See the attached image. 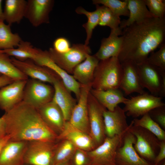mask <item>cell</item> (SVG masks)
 Returning <instances> with one entry per match:
<instances>
[{
  "label": "cell",
  "instance_id": "obj_1",
  "mask_svg": "<svg viewBox=\"0 0 165 165\" xmlns=\"http://www.w3.org/2000/svg\"><path fill=\"white\" fill-rule=\"evenodd\" d=\"M123 29V42L118 57L121 63L145 61L149 54L165 43V18H150Z\"/></svg>",
  "mask_w": 165,
  "mask_h": 165
},
{
  "label": "cell",
  "instance_id": "obj_2",
  "mask_svg": "<svg viewBox=\"0 0 165 165\" xmlns=\"http://www.w3.org/2000/svg\"><path fill=\"white\" fill-rule=\"evenodd\" d=\"M3 115L11 141H57L58 135L43 121L37 109L23 101Z\"/></svg>",
  "mask_w": 165,
  "mask_h": 165
},
{
  "label": "cell",
  "instance_id": "obj_3",
  "mask_svg": "<svg viewBox=\"0 0 165 165\" xmlns=\"http://www.w3.org/2000/svg\"><path fill=\"white\" fill-rule=\"evenodd\" d=\"M123 74L118 57L100 61L95 71L92 88L100 90L119 88Z\"/></svg>",
  "mask_w": 165,
  "mask_h": 165
},
{
  "label": "cell",
  "instance_id": "obj_4",
  "mask_svg": "<svg viewBox=\"0 0 165 165\" xmlns=\"http://www.w3.org/2000/svg\"><path fill=\"white\" fill-rule=\"evenodd\" d=\"M141 85L150 94L161 97L165 96V71L145 61L136 64Z\"/></svg>",
  "mask_w": 165,
  "mask_h": 165
},
{
  "label": "cell",
  "instance_id": "obj_5",
  "mask_svg": "<svg viewBox=\"0 0 165 165\" xmlns=\"http://www.w3.org/2000/svg\"><path fill=\"white\" fill-rule=\"evenodd\" d=\"M128 130L136 138L134 147L139 155L148 162H153L160 149V141L145 128L133 125L131 121Z\"/></svg>",
  "mask_w": 165,
  "mask_h": 165
},
{
  "label": "cell",
  "instance_id": "obj_6",
  "mask_svg": "<svg viewBox=\"0 0 165 165\" xmlns=\"http://www.w3.org/2000/svg\"><path fill=\"white\" fill-rule=\"evenodd\" d=\"M48 51L51 59L57 65L72 75L75 67L90 54L91 50L88 46L79 43L73 44L70 50L65 53H58L53 47L50 48Z\"/></svg>",
  "mask_w": 165,
  "mask_h": 165
},
{
  "label": "cell",
  "instance_id": "obj_7",
  "mask_svg": "<svg viewBox=\"0 0 165 165\" xmlns=\"http://www.w3.org/2000/svg\"><path fill=\"white\" fill-rule=\"evenodd\" d=\"M54 93L53 86L38 80L28 79L24 88L22 101L37 109L51 101Z\"/></svg>",
  "mask_w": 165,
  "mask_h": 165
},
{
  "label": "cell",
  "instance_id": "obj_8",
  "mask_svg": "<svg viewBox=\"0 0 165 165\" xmlns=\"http://www.w3.org/2000/svg\"><path fill=\"white\" fill-rule=\"evenodd\" d=\"M57 141L28 142L24 163L29 165H53Z\"/></svg>",
  "mask_w": 165,
  "mask_h": 165
},
{
  "label": "cell",
  "instance_id": "obj_9",
  "mask_svg": "<svg viewBox=\"0 0 165 165\" xmlns=\"http://www.w3.org/2000/svg\"><path fill=\"white\" fill-rule=\"evenodd\" d=\"M125 133L111 138L106 137L101 144L87 152L89 165H116V152L122 143Z\"/></svg>",
  "mask_w": 165,
  "mask_h": 165
},
{
  "label": "cell",
  "instance_id": "obj_10",
  "mask_svg": "<svg viewBox=\"0 0 165 165\" xmlns=\"http://www.w3.org/2000/svg\"><path fill=\"white\" fill-rule=\"evenodd\" d=\"M88 108L89 135L96 147L103 143L106 137L105 132L103 112L106 109L97 101L90 91L88 97Z\"/></svg>",
  "mask_w": 165,
  "mask_h": 165
},
{
  "label": "cell",
  "instance_id": "obj_11",
  "mask_svg": "<svg viewBox=\"0 0 165 165\" xmlns=\"http://www.w3.org/2000/svg\"><path fill=\"white\" fill-rule=\"evenodd\" d=\"M123 104L124 106L123 109L126 116L135 118L148 113L155 108L165 106L162 97L146 92L131 97Z\"/></svg>",
  "mask_w": 165,
  "mask_h": 165
},
{
  "label": "cell",
  "instance_id": "obj_12",
  "mask_svg": "<svg viewBox=\"0 0 165 165\" xmlns=\"http://www.w3.org/2000/svg\"><path fill=\"white\" fill-rule=\"evenodd\" d=\"M136 141L134 135L128 130L127 131L116 152V165H154L138 153L134 146Z\"/></svg>",
  "mask_w": 165,
  "mask_h": 165
},
{
  "label": "cell",
  "instance_id": "obj_13",
  "mask_svg": "<svg viewBox=\"0 0 165 165\" xmlns=\"http://www.w3.org/2000/svg\"><path fill=\"white\" fill-rule=\"evenodd\" d=\"M32 61L39 65L49 68L56 73L66 87L75 94L77 100L79 99L80 93V85L72 75L66 72L51 59L48 51L40 49L38 53Z\"/></svg>",
  "mask_w": 165,
  "mask_h": 165
},
{
  "label": "cell",
  "instance_id": "obj_14",
  "mask_svg": "<svg viewBox=\"0 0 165 165\" xmlns=\"http://www.w3.org/2000/svg\"><path fill=\"white\" fill-rule=\"evenodd\" d=\"M80 85L79 97L72 112L68 121L74 127L89 135L88 100L92 88V84Z\"/></svg>",
  "mask_w": 165,
  "mask_h": 165
},
{
  "label": "cell",
  "instance_id": "obj_15",
  "mask_svg": "<svg viewBox=\"0 0 165 165\" xmlns=\"http://www.w3.org/2000/svg\"><path fill=\"white\" fill-rule=\"evenodd\" d=\"M12 62L21 72L31 79L38 80L53 85L61 80L59 77L49 68L39 65L31 60L21 61L11 57Z\"/></svg>",
  "mask_w": 165,
  "mask_h": 165
},
{
  "label": "cell",
  "instance_id": "obj_16",
  "mask_svg": "<svg viewBox=\"0 0 165 165\" xmlns=\"http://www.w3.org/2000/svg\"><path fill=\"white\" fill-rule=\"evenodd\" d=\"M54 4L53 0H28L24 18L34 27L49 23V14Z\"/></svg>",
  "mask_w": 165,
  "mask_h": 165
},
{
  "label": "cell",
  "instance_id": "obj_17",
  "mask_svg": "<svg viewBox=\"0 0 165 165\" xmlns=\"http://www.w3.org/2000/svg\"><path fill=\"white\" fill-rule=\"evenodd\" d=\"M105 132L106 137L111 138L121 135L127 131L130 126L128 124L127 116L119 105L112 111L105 109L103 112Z\"/></svg>",
  "mask_w": 165,
  "mask_h": 165
},
{
  "label": "cell",
  "instance_id": "obj_18",
  "mask_svg": "<svg viewBox=\"0 0 165 165\" xmlns=\"http://www.w3.org/2000/svg\"><path fill=\"white\" fill-rule=\"evenodd\" d=\"M26 80H15L0 88V108L5 112L23 101Z\"/></svg>",
  "mask_w": 165,
  "mask_h": 165
},
{
  "label": "cell",
  "instance_id": "obj_19",
  "mask_svg": "<svg viewBox=\"0 0 165 165\" xmlns=\"http://www.w3.org/2000/svg\"><path fill=\"white\" fill-rule=\"evenodd\" d=\"M46 124L58 136L63 131L66 122L63 113L52 99L37 109Z\"/></svg>",
  "mask_w": 165,
  "mask_h": 165
},
{
  "label": "cell",
  "instance_id": "obj_20",
  "mask_svg": "<svg viewBox=\"0 0 165 165\" xmlns=\"http://www.w3.org/2000/svg\"><path fill=\"white\" fill-rule=\"evenodd\" d=\"M68 140L77 148L89 151L96 148L90 135L66 121L64 129L57 137V140Z\"/></svg>",
  "mask_w": 165,
  "mask_h": 165
},
{
  "label": "cell",
  "instance_id": "obj_21",
  "mask_svg": "<svg viewBox=\"0 0 165 165\" xmlns=\"http://www.w3.org/2000/svg\"><path fill=\"white\" fill-rule=\"evenodd\" d=\"M121 64L123 74L119 88L127 95L134 93L142 94L145 92L140 83L136 64L130 61H125Z\"/></svg>",
  "mask_w": 165,
  "mask_h": 165
},
{
  "label": "cell",
  "instance_id": "obj_22",
  "mask_svg": "<svg viewBox=\"0 0 165 165\" xmlns=\"http://www.w3.org/2000/svg\"><path fill=\"white\" fill-rule=\"evenodd\" d=\"M28 141L9 140L0 152V165H23Z\"/></svg>",
  "mask_w": 165,
  "mask_h": 165
},
{
  "label": "cell",
  "instance_id": "obj_23",
  "mask_svg": "<svg viewBox=\"0 0 165 165\" xmlns=\"http://www.w3.org/2000/svg\"><path fill=\"white\" fill-rule=\"evenodd\" d=\"M122 32V30H111L109 36L102 40L100 47L94 54L100 61L118 57L123 42Z\"/></svg>",
  "mask_w": 165,
  "mask_h": 165
},
{
  "label": "cell",
  "instance_id": "obj_24",
  "mask_svg": "<svg viewBox=\"0 0 165 165\" xmlns=\"http://www.w3.org/2000/svg\"><path fill=\"white\" fill-rule=\"evenodd\" d=\"M53 86L54 90L53 100L62 111L66 121H68L77 104L76 100L72 97L61 80L56 81Z\"/></svg>",
  "mask_w": 165,
  "mask_h": 165
},
{
  "label": "cell",
  "instance_id": "obj_25",
  "mask_svg": "<svg viewBox=\"0 0 165 165\" xmlns=\"http://www.w3.org/2000/svg\"><path fill=\"white\" fill-rule=\"evenodd\" d=\"M99 61L95 55H88L75 67L72 75L80 85L92 84L95 71Z\"/></svg>",
  "mask_w": 165,
  "mask_h": 165
},
{
  "label": "cell",
  "instance_id": "obj_26",
  "mask_svg": "<svg viewBox=\"0 0 165 165\" xmlns=\"http://www.w3.org/2000/svg\"><path fill=\"white\" fill-rule=\"evenodd\" d=\"M90 93L97 101L107 110L112 111L120 103H124L126 98L119 88L104 90L91 89Z\"/></svg>",
  "mask_w": 165,
  "mask_h": 165
},
{
  "label": "cell",
  "instance_id": "obj_27",
  "mask_svg": "<svg viewBox=\"0 0 165 165\" xmlns=\"http://www.w3.org/2000/svg\"><path fill=\"white\" fill-rule=\"evenodd\" d=\"M127 2L129 16L128 19L121 21L120 28L121 29L135 23L155 17L149 11L144 0H127Z\"/></svg>",
  "mask_w": 165,
  "mask_h": 165
},
{
  "label": "cell",
  "instance_id": "obj_28",
  "mask_svg": "<svg viewBox=\"0 0 165 165\" xmlns=\"http://www.w3.org/2000/svg\"><path fill=\"white\" fill-rule=\"evenodd\" d=\"M27 5L25 0H6L3 9L4 21L11 26L19 24L25 17Z\"/></svg>",
  "mask_w": 165,
  "mask_h": 165
},
{
  "label": "cell",
  "instance_id": "obj_29",
  "mask_svg": "<svg viewBox=\"0 0 165 165\" xmlns=\"http://www.w3.org/2000/svg\"><path fill=\"white\" fill-rule=\"evenodd\" d=\"M39 50L34 47L30 42L22 40L16 48L0 50V51L10 57L24 61L29 59L33 60L38 53Z\"/></svg>",
  "mask_w": 165,
  "mask_h": 165
},
{
  "label": "cell",
  "instance_id": "obj_30",
  "mask_svg": "<svg viewBox=\"0 0 165 165\" xmlns=\"http://www.w3.org/2000/svg\"><path fill=\"white\" fill-rule=\"evenodd\" d=\"M100 10V6L99 5H96V9L93 11H88L81 6L78 7L75 10L77 14L84 15L87 18V22L82 26L86 33V38L84 44L86 46H88L93 30L98 25Z\"/></svg>",
  "mask_w": 165,
  "mask_h": 165
},
{
  "label": "cell",
  "instance_id": "obj_31",
  "mask_svg": "<svg viewBox=\"0 0 165 165\" xmlns=\"http://www.w3.org/2000/svg\"><path fill=\"white\" fill-rule=\"evenodd\" d=\"M11 26L0 20V50L15 48L22 40L18 34L12 32Z\"/></svg>",
  "mask_w": 165,
  "mask_h": 165
},
{
  "label": "cell",
  "instance_id": "obj_32",
  "mask_svg": "<svg viewBox=\"0 0 165 165\" xmlns=\"http://www.w3.org/2000/svg\"><path fill=\"white\" fill-rule=\"evenodd\" d=\"M77 148L70 141L65 139L57 141L55 149L53 165L69 161Z\"/></svg>",
  "mask_w": 165,
  "mask_h": 165
},
{
  "label": "cell",
  "instance_id": "obj_33",
  "mask_svg": "<svg viewBox=\"0 0 165 165\" xmlns=\"http://www.w3.org/2000/svg\"><path fill=\"white\" fill-rule=\"evenodd\" d=\"M0 74L14 80H26L28 77L21 72L13 63L11 57L0 51Z\"/></svg>",
  "mask_w": 165,
  "mask_h": 165
},
{
  "label": "cell",
  "instance_id": "obj_34",
  "mask_svg": "<svg viewBox=\"0 0 165 165\" xmlns=\"http://www.w3.org/2000/svg\"><path fill=\"white\" fill-rule=\"evenodd\" d=\"M133 125L145 129L154 134L160 141H165V131L151 117L148 113L140 119L134 118Z\"/></svg>",
  "mask_w": 165,
  "mask_h": 165
},
{
  "label": "cell",
  "instance_id": "obj_35",
  "mask_svg": "<svg viewBox=\"0 0 165 165\" xmlns=\"http://www.w3.org/2000/svg\"><path fill=\"white\" fill-rule=\"evenodd\" d=\"M100 10L98 25L109 27L112 30H122L120 28L121 22L120 16L114 14L104 6H100Z\"/></svg>",
  "mask_w": 165,
  "mask_h": 165
},
{
  "label": "cell",
  "instance_id": "obj_36",
  "mask_svg": "<svg viewBox=\"0 0 165 165\" xmlns=\"http://www.w3.org/2000/svg\"><path fill=\"white\" fill-rule=\"evenodd\" d=\"M92 2L94 4H101L107 7L119 16H122L128 17L129 16L127 0H93Z\"/></svg>",
  "mask_w": 165,
  "mask_h": 165
},
{
  "label": "cell",
  "instance_id": "obj_37",
  "mask_svg": "<svg viewBox=\"0 0 165 165\" xmlns=\"http://www.w3.org/2000/svg\"><path fill=\"white\" fill-rule=\"evenodd\" d=\"M145 61L165 71V43L162 45L157 51L151 53Z\"/></svg>",
  "mask_w": 165,
  "mask_h": 165
},
{
  "label": "cell",
  "instance_id": "obj_38",
  "mask_svg": "<svg viewBox=\"0 0 165 165\" xmlns=\"http://www.w3.org/2000/svg\"><path fill=\"white\" fill-rule=\"evenodd\" d=\"M144 1L149 11L155 17L161 19L165 18V0Z\"/></svg>",
  "mask_w": 165,
  "mask_h": 165
},
{
  "label": "cell",
  "instance_id": "obj_39",
  "mask_svg": "<svg viewBox=\"0 0 165 165\" xmlns=\"http://www.w3.org/2000/svg\"><path fill=\"white\" fill-rule=\"evenodd\" d=\"M69 161L71 165H89L87 151L77 148Z\"/></svg>",
  "mask_w": 165,
  "mask_h": 165
},
{
  "label": "cell",
  "instance_id": "obj_40",
  "mask_svg": "<svg viewBox=\"0 0 165 165\" xmlns=\"http://www.w3.org/2000/svg\"><path fill=\"white\" fill-rule=\"evenodd\" d=\"M152 119L163 130L165 129V106L155 108L148 112Z\"/></svg>",
  "mask_w": 165,
  "mask_h": 165
},
{
  "label": "cell",
  "instance_id": "obj_41",
  "mask_svg": "<svg viewBox=\"0 0 165 165\" xmlns=\"http://www.w3.org/2000/svg\"><path fill=\"white\" fill-rule=\"evenodd\" d=\"M71 47L69 41L66 38L60 37L53 42V48L57 52L64 53L68 52Z\"/></svg>",
  "mask_w": 165,
  "mask_h": 165
},
{
  "label": "cell",
  "instance_id": "obj_42",
  "mask_svg": "<svg viewBox=\"0 0 165 165\" xmlns=\"http://www.w3.org/2000/svg\"><path fill=\"white\" fill-rule=\"evenodd\" d=\"M165 159V141H160V149L153 162L154 165H157Z\"/></svg>",
  "mask_w": 165,
  "mask_h": 165
},
{
  "label": "cell",
  "instance_id": "obj_43",
  "mask_svg": "<svg viewBox=\"0 0 165 165\" xmlns=\"http://www.w3.org/2000/svg\"><path fill=\"white\" fill-rule=\"evenodd\" d=\"M6 134V127L5 118L3 115L0 117V139Z\"/></svg>",
  "mask_w": 165,
  "mask_h": 165
},
{
  "label": "cell",
  "instance_id": "obj_44",
  "mask_svg": "<svg viewBox=\"0 0 165 165\" xmlns=\"http://www.w3.org/2000/svg\"><path fill=\"white\" fill-rule=\"evenodd\" d=\"M12 79L7 76L1 75H0V88L14 81Z\"/></svg>",
  "mask_w": 165,
  "mask_h": 165
},
{
  "label": "cell",
  "instance_id": "obj_45",
  "mask_svg": "<svg viewBox=\"0 0 165 165\" xmlns=\"http://www.w3.org/2000/svg\"><path fill=\"white\" fill-rule=\"evenodd\" d=\"M10 139L9 137L7 135L0 139V152L4 146Z\"/></svg>",
  "mask_w": 165,
  "mask_h": 165
},
{
  "label": "cell",
  "instance_id": "obj_46",
  "mask_svg": "<svg viewBox=\"0 0 165 165\" xmlns=\"http://www.w3.org/2000/svg\"><path fill=\"white\" fill-rule=\"evenodd\" d=\"M2 0H0V20L4 21L3 9L2 7Z\"/></svg>",
  "mask_w": 165,
  "mask_h": 165
},
{
  "label": "cell",
  "instance_id": "obj_47",
  "mask_svg": "<svg viewBox=\"0 0 165 165\" xmlns=\"http://www.w3.org/2000/svg\"><path fill=\"white\" fill-rule=\"evenodd\" d=\"M57 165H71V164L69 161H68V162L64 163H61V164H59Z\"/></svg>",
  "mask_w": 165,
  "mask_h": 165
},
{
  "label": "cell",
  "instance_id": "obj_48",
  "mask_svg": "<svg viewBox=\"0 0 165 165\" xmlns=\"http://www.w3.org/2000/svg\"><path fill=\"white\" fill-rule=\"evenodd\" d=\"M157 165H165V160L159 163Z\"/></svg>",
  "mask_w": 165,
  "mask_h": 165
},
{
  "label": "cell",
  "instance_id": "obj_49",
  "mask_svg": "<svg viewBox=\"0 0 165 165\" xmlns=\"http://www.w3.org/2000/svg\"><path fill=\"white\" fill-rule=\"evenodd\" d=\"M23 165H28V164H27L24 163V164H23Z\"/></svg>",
  "mask_w": 165,
  "mask_h": 165
},
{
  "label": "cell",
  "instance_id": "obj_50",
  "mask_svg": "<svg viewBox=\"0 0 165 165\" xmlns=\"http://www.w3.org/2000/svg\"><path fill=\"white\" fill-rule=\"evenodd\" d=\"M2 75L0 74V75Z\"/></svg>",
  "mask_w": 165,
  "mask_h": 165
}]
</instances>
